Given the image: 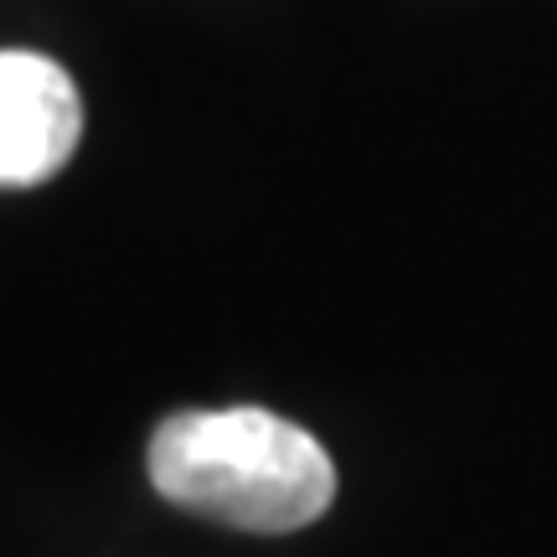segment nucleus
Masks as SVG:
<instances>
[{
  "label": "nucleus",
  "instance_id": "obj_2",
  "mask_svg": "<svg viewBox=\"0 0 557 557\" xmlns=\"http://www.w3.org/2000/svg\"><path fill=\"white\" fill-rule=\"evenodd\" d=\"M83 139L78 83L52 58L0 52V186H41Z\"/></svg>",
  "mask_w": 557,
  "mask_h": 557
},
{
  "label": "nucleus",
  "instance_id": "obj_1",
  "mask_svg": "<svg viewBox=\"0 0 557 557\" xmlns=\"http://www.w3.org/2000/svg\"><path fill=\"white\" fill-rule=\"evenodd\" d=\"M150 485L191 517L284 537L331 511L336 465L315 434L269 408H207L156 429Z\"/></svg>",
  "mask_w": 557,
  "mask_h": 557
}]
</instances>
